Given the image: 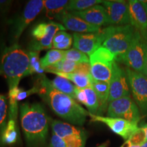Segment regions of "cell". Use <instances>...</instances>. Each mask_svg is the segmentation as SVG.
<instances>
[{
	"instance_id": "1",
	"label": "cell",
	"mask_w": 147,
	"mask_h": 147,
	"mask_svg": "<svg viewBox=\"0 0 147 147\" xmlns=\"http://www.w3.org/2000/svg\"><path fill=\"white\" fill-rule=\"evenodd\" d=\"M35 85L38 94L57 115L73 125H83L89 113L74 99L55 89L45 75H40Z\"/></svg>"
},
{
	"instance_id": "2",
	"label": "cell",
	"mask_w": 147,
	"mask_h": 147,
	"mask_svg": "<svg viewBox=\"0 0 147 147\" xmlns=\"http://www.w3.org/2000/svg\"><path fill=\"white\" fill-rule=\"evenodd\" d=\"M20 114L22 129L29 146H44L49 132V121L42 106L39 103H24L20 106Z\"/></svg>"
},
{
	"instance_id": "3",
	"label": "cell",
	"mask_w": 147,
	"mask_h": 147,
	"mask_svg": "<svg viewBox=\"0 0 147 147\" xmlns=\"http://www.w3.org/2000/svg\"><path fill=\"white\" fill-rule=\"evenodd\" d=\"M29 74L28 53L18 44L3 49L0 57V76L8 82L9 89L18 87L21 78Z\"/></svg>"
},
{
	"instance_id": "4",
	"label": "cell",
	"mask_w": 147,
	"mask_h": 147,
	"mask_svg": "<svg viewBox=\"0 0 147 147\" xmlns=\"http://www.w3.org/2000/svg\"><path fill=\"white\" fill-rule=\"evenodd\" d=\"M103 30L106 38L102 47L113 53L117 59L127 52L136 32L135 28L131 25L109 26Z\"/></svg>"
},
{
	"instance_id": "5",
	"label": "cell",
	"mask_w": 147,
	"mask_h": 147,
	"mask_svg": "<svg viewBox=\"0 0 147 147\" xmlns=\"http://www.w3.org/2000/svg\"><path fill=\"white\" fill-rule=\"evenodd\" d=\"M116 61L122 62L132 70L144 76L146 75L144 38L138 31L136 30L133 40L127 52Z\"/></svg>"
},
{
	"instance_id": "6",
	"label": "cell",
	"mask_w": 147,
	"mask_h": 147,
	"mask_svg": "<svg viewBox=\"0 0 147 147\" xmlns=\"http://www.w3.org/2000/svg\"><path fill=\"white\" fill-rule=\"evenodd\" d=\"M65 29L62 24L55 22L38 24L32 32L34 40L29 45L30 51L40 52L53 48V40L55 35L60 31H65Z\"/></svg>"
},
{
	"instance_id": "7",
	"label": "cell",
	"mask_w": 147,
	"mask_h": 147,
	"mask_svg": "<svg viewBox=\"0 0 147 147\" xmlns=\"http://www.w3.org/2000/svg\"><path fill=\"white\" fill-rule=\"evenodd\" d=\"M53 133L60 137L67 147H84L87 138V131L73 125L53 120L51 123Z\"/></svg>"
},
{
	"instance_id": "8",
	"label": "cell",
	"mask_w": 147,
	"mask_h": 147,
	"mask_svg": "<svg viewBox=\"0 0 147 147\" xmlns=\"http://www.w3.org/2000/svg\"><path fill=\"white\" fill-rule=\"evenodd\" d=\"M107 115L113 118H119L138 123L142 119L138 107L130 96L114 100L108 104Z\"/></svg>"
},
{
	"instance_id": "9",
	"label": "cell",
	"mask_w": 147,
	"mask_h": 147,
	"mask_svg": "<svg viewBox=\"0 0 147 147\" xmlns=\"http://www.w3.org/2000/svg\"><path fill=\"white\" fill-rule=\"evenodd\" d=\"M125 70L134 102L141 114L147 116V78L128 67Z\"/></svg>"
},
{
	"instance_id": "10",
	"label": "cell",
	"mask_w": 147,
	"mask_h": 147,
	"mask_svg": "<svg viewBox=\"0 0 147 147\" xmlns=\"http://www.w3.org/2000/svg\"><path fill=\"white\" fill-rule=\"evenodd\" d=\"M130 88L126 70L120 67L117 62L113 63V71L109 82L108 104L114 100L129 96Z\"/></svg>"
},
{
	"instance_id": "11",
	"label": "cell",
	"mask_w": 147,
	"mask_h": 147,
	"mask_svg": "<svg viewBox=\"0 0 147 147\" xmlns=\"http://www.w3.org/2000/svg\"><path fill=\"white\" fill-rule=\"evenodd\" d=\"M89 117L91 121L100 122L105 124L114 133L123 138L125 140H127L139 127L138 123H134L123 119L103 117L92 115L91 113H89Z\"/></svg>"
},
{
	"instance_id": "12",
	"label": "cell",
	"mask_w": 147,
	"mask_h": 147,
	"mask_svg": "<svg viewBox=\"0 0 147 147\" xmlns=\"http://www.w3.org/2000/svg\"><path fill=\"white\" fill-rule=\"evenodd\" d=\"M106 36L103 29L96 33L73 34V46L74 49L90 56L101 47L105 40Z\"/></svg>"
},
{
	"instance_id": "13",
	"label": "cell",
	"mask_w": 147,
	"mask_h": 147,
	"mask_svg": "<svg viewBox=\"0 0 147 147\" xmlns=\"http://www.w3.org/2000/svg\"><path fill=\"white\" fill-rule=\"evenodd\" d=\"M44 8L43 0H31L27 3L23 13L16 21L13 33L15 41L19 39L27 27L36 18Z\"/></svg>"
},
{
	"instance_id": "14",
	"label": "cell",
	"mask_w": 147,
	"mask_h": 147,
	"mask_svg": "<svg viewBox=\"0 0 147 147\" xmlns=\"http://www.w3.org/2000/svg\"><path fill=\"white\" fill-rule=\"evenodd\" d=\"M110 25H131L128 3L124 1H103Z\"/></svg>"
},
{
	"instance_id": "15",
	"label": "cell",
	"mask_w": 147,
	"mask_h": 147,
	"mask_svg": "<svg viewBox=\"0 0 147 147\" xmlns=\"http://www.w3.org/2000/svg\"><path fill=\"white\" fill-rule=\"evenodd\" d=\"M57 20L60 21L65 29L78 34L96 33L101 30L100 27L91 25L82 18L74 15L71 12H64Z\"/></svg>"
},
{
	"instance_id": "16",
	"label": "cell",
	"mask_w": 147,
	"mask_h": 147,
	"mask_svg": "<svg viewBox=\"0 0 147 147\" xmlns=\"http://www.w3.org/2000/svg\"><path fill=\"white\" fill-rule=\"evenodd\" d=\"M130 24L143 37H147V13L140 1L130 0L127 1Z\"/></svg>"
},
{
	"instance_id": "17",
	"label": "cell",
	"mask_w": 147,
	"mask_h": 147,
	"mask_svg": "<svg viewBox=\"0 0 147 147\" xmlns=\"http://www.w3.org/2000/svg\"><path fill=\"white\" fill-rule=\"evenodd\" d=\"M71 13L95 26L100 27L103 25H110L106 9L102 5H95L87 10Z\"/></svg>"
},
{
	"instance_id": "18",
	"label": "cell",
	"mask_w": 147,
	"mask_h": 147,
	"mask_svg": "<svg viewBox=\"0 0 147 147\" xmlns=\"http://www.w3.org/2000/svg\"><path fill=\"white\" fill-rule=\"evenodd\" d=\"M58 76L63 77L71 81L79 89H86L92 87L91 66L89 63L78 64L76 70L70 74H57Z\"/></svg>"
},
{
	"instance_id": "19",
	"label": "cell",
	"mask_w": 147,
	"mask_h": 147,
	"mask_svg": "<svg viewBox=\"0 0 147 147\" xmlns=\"http://www.w3.org/2000/svg\"><path fill=\"white\" fill-rule=\"evenodd\" d=\"M75 100L85 106L89 113L95 115H98L100 102L92 87L86 89H79L76 87Z\"/></svg>"
},
{
	"instance_id": "20",
	"label": "cell",
	"mask_w": 147,
	"mask_h": 147,
	"mask_svg": "<svg viewBox=\"0 0 147 147\" xmlns=\"http://www.w3.org/2000/svg\"><path fill=\"white\" fill-rule=\"evenodd\" d=\"M114 63L90 61L92 78L97 81L106 82L109 83L113 75Z\"/></svg>"
},
{
	"instance_id": "21",
	"label": "cell",
	"mask_w": 147,
	"mask_h": 147,
	"mask_svg": "<svg viewBox=\"0 0 147 147\" xmlns=\"http://www.w3.org/2000/svg\"><path fill=\"white\" fill-rule=\"evenodd\" d=\"M92 88L96 93L99 102H100V109L99 116H102L108 106V97H109V83L106 82L97 81L93 79Z\"/></svg>"
},
{
	"instance_id": "22",
	"label": "cell",
	"mask_w": 147,
	"mask_h": 147,
	"mask_svg": "<svg viewBox=\"0 0 147 147\" xmlns=\"http://www.w3.org/2000/svg\"><path fill=\"white\" fill-rule=\"evenodd\" d=\"M68 0H46L44 1V8L46 15L49 19H57L66 11Z\"/></svg>"
},
{
	"instance_id": "23",
	"label": "cell",
	"mask_w": 147,
	"mask_h": 147,
	"mask_svg": "<svg viewBox=\"0 0 147 147\" xmlns=\"http://www.w3.org/2000/svg\"><path fill=\"white\" fill-rule=\"evenodd\" d=\"M51 85L57 91L61 92L64 94L72 97L75 100L76 97V87L71 83V82L67 79L63 77L57 76L53 80H51Z\"/></svg>"
},
{
	"instance_id": "24",
	"label": "cell",
	"mask_w": 147,
	"mask_h": 147,
	"mask_svg": "<svg viewBox=\"0 0 147 147\" xmlns=\"http://www.w3.org/2000/svg\"><path fill=\"white\" fill-rule=\"evenodd\" d=\"M78 65V63L64 58L54 65L46 68L45 71L56 75L57 74H70L76 70Z\"/></svg>"
},
{
	"instance_id": "25",
	"label": "cell",
	"mask_w": 147,
	"mask_h": 147,
	"mask_svg": "<svg viewBox=\"0 0 147 147\" xmlns=\"http://www.w3.org/2000/svg\"><path fill=\"white\" fill-rule=\"evenodd\" d=\"M1 137L2 142L5 144L12 145L15 144L18 140L16 121L9 119Z\"/></svg>"
},
{
	"instance_id": "26",
	"label": "cell",
	"mask_w": 147,
	"mask_h": 147,
	"mask_svg": "<svg viewBox=\"0 0 147 147\" xmlns=\"http://www.w3.org/2000/svg\"><path fill=\"white\" fill-rule=\"evenodd\" d=\"M102 3V0H71L66 6V11L68 12H80Z\"/></svg>"
},
{
	"instance_id": "27",
	"label": "cell",
	"mask_w": 147,
	"mask_h": 147,
	"mask_svg": "<svg viewBox=\"0 0 147 147\" xmlns=\"http://www.w3.org/2000/svg\"><path fill=\"white\" fill-rule=\"evenodd\" d=\"M116 56L108 49L104 47L97 49L93 54L89 56L90 61H100L105 63H114L116 61Z\"/></svg>"
},
{
	"instance_id": "28",
	"label": "cell",
	"mask_w": 147,
	"mask_h": 147,
	"mask_svg": "<svg viewBox=\"0 0 147 147\" xmlns=\"http://www.w3.org/2000/svg\"><path fill=\"white\" fill-rule=\"evenodd\" d=\"M64 59V51L52 49L46 53L44 57L40 59L42 68H46L54 65L56 63Z\"/></svg>"
},
{
	"instance_id": "29",
	"label": "cell",
	"mask_w": 147,
	"mask_h": 147,
	"mask_svg": "<svg viewBox=\"0 0 147 147\" xmlns=\"http://www.w3.org/2000/svg\"><path fill=\"white\" fill-rule=\"evenodd\" d=\"M28 54L29 57V74H38L40 75H43L45 70L42 68L41 65L40 52L29 51Z\"/></svg>"
},
{
	"instance_id": "30",
	"label": "cell",
	"mask_w": 147,
	"mask_h": 147,
	"mask_svg": "<svg viewBox=\"0 0 147 147\" xmlns=\"http://www.w3.org/2000/svg\"><path fill=\"white\" fill-rule=\"evenodd\" d=\"M64 58L78 64L89 63V57H88L87 55L74 48L64 51Z\"/></svg>"
},
{
	"instance_id": "31",
	"label": "cell",
	"mask_w": 147,
	"mask_h": 147,
	"mask_svg": "<svg viewBox=\"0 0 147 147\" xmlns=\"http://www.w3.org/2000/svg\"><path fill=\"white\" fill-rule=\"evenodd\" d=\"M8 104L7 98L4 95L0 94V136L6 126V119L8 115Z\"/></svg>"
},
{
	"instance_id": "32",
	"label": "cell",
	"mask_w": 147,
	"mask_h": 147,
	"mask_svg": "<svg viewBox=\"0 0 147 147\" xmlns=\"http://www.w3.org/2000/svg\"><path fill=\"white\" fill-rule=\"evenodd\" d=\"M125 142L131 146H140L143 143L146 142L145 133L142 127H138V129Z\"/></svg>"
},
{
	"instance_id": "33",
	"label": "cell",
	"mask_w": 147,
	"mask_h": 147,
	"mask_svg": "<svg viewBox=\"0 0 147 147\" xmlns=\"http://www.w3.org/2000/svg\"><path fill=\"white\" fill-rule=\"evenodd\" d=\"M38 93V87L36 85H34L32 89L29 90H24L22 89H20V91L18 92V94L17 95V101H21L25 100V98H27V97H29V95L34 94V93Z\"/></svg>"
},
{
	"instance_id": "34",
	"label": "cell",
	"mask_w": 147,
	"mask_h": 147,
	"mask_svg": "<svg viewBox=\"0 0 147 147\" xmlns=\"http://www.w3.org/2000/svg\"><path fill=\"white\" fill-rule=\"evenodd\" d=\"M73 40L72 37H71V35L69 34V36L65 38V40H63L61 43L57 45H55L53 48L54 49H57V50H61L63 51L65 50V49H68L69 47L71 46V44H72Z\"/></svg>"
},
{
	"instance_id": "35",
	"label": "cell",
	"mask_w": 147,
	"mask_h": 147,
	"mask_svg": "<svg viewBox=\"0 0 147 147\" xmlns=\"http://www.w3.org/2000/svg\"><path fill=\"white\" fill-rule=\"evenodd\" d=\"M49 147H67V146L63 140L55 134L53 133Z\"/></svg>"
},
{
	"instance_id": "36",
	"label": "cell",
	"mask_w": 147,
	"mask_h": 147,
	"mask_svg": "<svg viewBox=\"0 0 147 147\" xmlns=\"http://www.w3.org/2000/svg\"><path fill=\"white\" fill-rule=\"evenodd\" d=\"M69 36V34L65 32V31H60L57 32L55 35L53 40V47L55 45H57L61 43L63 40H65V38Z\"/></svg>"
},
{
	"instance_id": "37",
	"label": "cell",
	"mask_w": 147,
	"mask_h": 147,
	"mask_svg": "<svg viewBox=\"0 0 147 147\" xmlns=\"http://www.w3.org/2000/svg\"><path fill=\"white\" fill-rule=\"evenodd\" d=\"M144 47L146 51V77L147 78V37H144Z\"/></svg>"
},
{
	"instance_id": "38",
	"label": "cell",
	"mask_w": 147,
	"mask_h": 147,
	"mask_svg": "<svg viewBox=\"0 0 147 147\" xmlns=\"http://www.w3.org/2000/svg\"><path fill=\"white\" fill-rule=\"evenodd\" d=\"M9 3H10V1H0V10L5 8V6L7 5H8Z\"/></svg>"
},
{
	"instance_id": "39",
	"label": "cell",
	"mask_w": 147,
	"mask_h": 147,
	"mask_svg": "<svg viewBox=\"0 0 147 147\" xmlns=\"http://www.w3.org/2000/svg\"><path fill=\"white\" fill-rule=\"evenodd\" d=\"M140 1L142 3V5H143V7H144L147 13V0H140Z\"/></svg>"
},
{
	"instance_id": "40",
	"label": "cell",
	"mask_w": 147,
	"mask_h": 147,
	"mask_svg": "<svg viewBox=\"0 0 147 147\" xmlns=\"http://www.w3.org/2000/svg\"><path fill=\"white\" fill-rule=\"evenodd\" d=\"M141 127H142L143 129H144L145 133V138H146V141H147V123L143 124L141 126Z\"/></svg>"
},
{
	"instance_id": "41",
	"label": "cell",
	"mask_w": 147,
	"mask_h": 147,
	"mask_svg": "<svg viewBox=\"0 0 147 147\" xmlns=\"http://www.w3.org/2000/svg\"><path fill=\"white\" fill-rule=\"evenodd\" d=\"M121 147H140V146H131V145L128 144L127 143L125 142Z\"/></svg>"
},
{
	"instance_id": "42",
	"label": "cell",
	"mask_w": 147,
	"mask_h": 147,
	"mask_svg": "<svg viewBox=\"0 0 147 147\" xmlns=\"http://www.w3.org/2000/svg\"><path fill=\"white\" fill-rule=\"evenodd\" d=\"M108 144V142H106V143H104V144H102V145H100V146H97V147H107Z\"/></svg>"
},
{
	"instance_id": "43",
	"label": "cell",
	"mask_w": 147,
	"mask_h": 147,
	"mask_svg": "<svg viewBox=\"0 0 147 147\" xmlns=\"http://www.w3.org/2000/svg\"><path fill=\"white\" fill-rule=\"evenodd\" d=\"M140 147H147V141H146V142H144V143H143V144L141 145Z\"/></svg>"
}]
</instances>
